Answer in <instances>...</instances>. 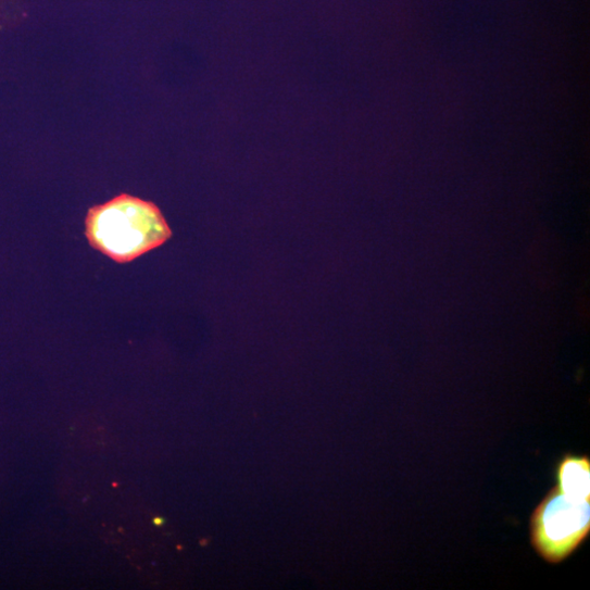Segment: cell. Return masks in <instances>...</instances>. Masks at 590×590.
I'll list each match as a JSON object with an SVG mask.
<instances>
[{"label":"cell","mask_w":590,"mask_h":590,"mask_svg":"<svg viewBox=\"0 0 590 590\" xmlns=\"http://www.w3.org/2000/svg\"><path fill=\"white\" fill-rule=\"evenodd\" d=\"M590 532V501L574 500L553 488L530 519V539L536 552L556 564L570 556Z\"/></svg>","instance_id":"cell-2"},{"label":"cell","mask_w":590,"mask_h":590,"mask_svg":"<svg viewBox=\"0 0 590 590\" xmlns=\"http://www.w3.org/2000/svg\"><path fill=\"white\" fill-rule=\"evenodd\" d=\"M556 488L566 497L590 501V459L586 455H564L555 469Z\"/></svg>","instance_id":"cell-3"},{"label":"cell","mask_w":590,"mask_h":590,"mask_svg":"<svg viewBox=\"0 0 590 590\" xmlns=\"http://www.w3.org/2000/svg\"><path fill=\"white\" fill-rule=\"evenodd\" d=\"M86 237L92 249L127 264L165 244L172 230L155 204L121 193L89 210Z\"/></svg>","instance_id":"cell-1"}]
</instances>
